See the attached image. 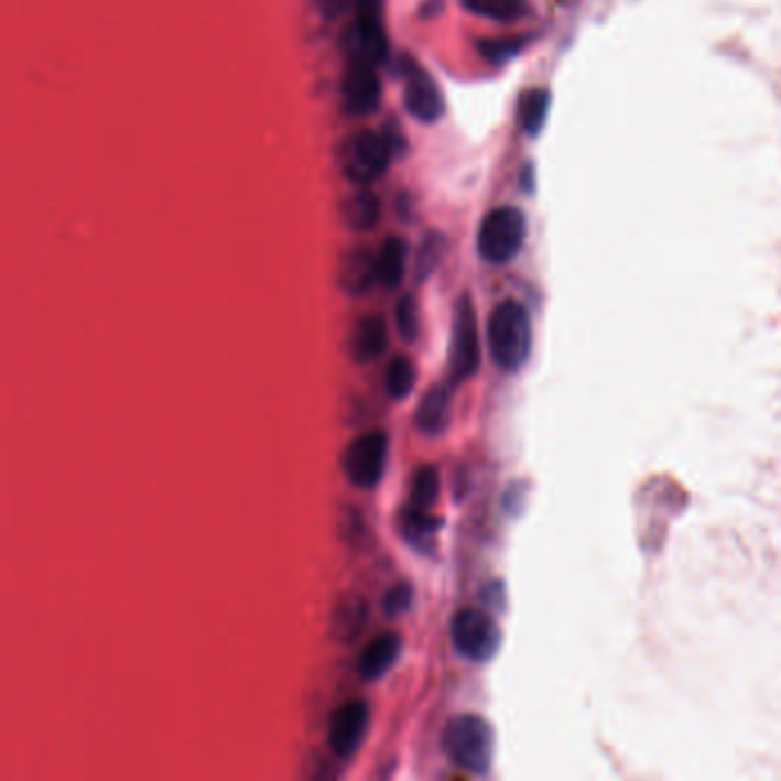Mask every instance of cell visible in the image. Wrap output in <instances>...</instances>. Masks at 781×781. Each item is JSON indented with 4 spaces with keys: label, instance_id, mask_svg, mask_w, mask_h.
<instances>
[{
    "label": "cell",
    "instance_id": "obj_1",
    "mask_svg": "<svg viewBox=\"0 0 781 781\" xmlns=\"http://www.w3.org/2000/svg\"><path fill=\"white\" fill-rule=\"evenodd\" d=\"M488 351L502 371H518L532 354V319L518 301L500 303L488 316Z\"/></svg>",
    "mask_w": 781,
    "mask_h": 781
},
{
    "label": "cell",
    "instance_id": "obj_2",
    "mask_svg": "<svg viewBox=\"0 0 781 781\" xmlns=\"http://www.w3.org/2000/svg\"><path fill=\"white\" fill-rule=\"evenodd\" d=\"M445 757L470 774H486L496 759V734L477 713H463L447 722L443 731Z\"/></svg>",
    "mask_w": 781,
    "mask_h": 781
},
{
    "label": "cell",
    "instance_id": "obj_3",
    "mask_svg": "<svg viewBox=\"0 0 781 781\" xmlns=\"http://www.w3.org/2000/svg\"><path fill=\"white\" fill-rule=\"evenodd\" d=\"M449 383L458 386L473 379L481 362V344L477 312L470 294H463L454 305L452 335H449Z\"/></svg>",
    "mask_w": 781,
    "mask_h": 781
},
{
    "label": "cell",
    "instance_id": "obj_4",
    "mask_svg": "<svg viewBox=\"0 0 781 781\" xmlns=\"http://www.w3.org/2000/svg\"><path fill=\"white\" fill-rule=\"evenodd\" d=\"M454 649L473 662L493 660L502 647V628L488 610L463 607L449 623Z\"/></svg>",
    "mask_w": 781,
    "mask_h": 781
},
{
    "label": "cell",
    "instance_id": "obj_5",
    "mask_svg": "<svg viewBox=\"0 0 781 781\" xmlns=\"http://www.w3.org/2000/svg\"><path fill=\"white\" fill-rule=\"evenodd\" d=\"M528 235L525 216L513 207H498L484 216L477 250L488 264H507L523 248Z\"/></svg>",
    "mask_w": 781,
    "mask_h": 781
},
{
    "label": "cell",
    "instance_id": "obj_6",
    "mask_svg": "<svg viewBox=\"0 0 781 781\" xmlns=\"http://www.w3.org/2000/svg\"><path fill=\"white\" fill-rule=\"evenodd\" d=\"M390 441L383 431H369L358 436L341 454V470L356 488L371 490L381 484L388 463Z\"/></svg>",
    "mask_w": 781,
    "mask_h": 781
},
{
    "label": "cell",
    "instance_id": "obj_7",
    "mask_svg": "<svg viewBox=\"0 0 781 781\" xmlns=\"http://www.w3.org/2000/svg\"><path fill=\"white\" fill-rule=\"evenodd\" d=\"M392 159V142L388 135L362 131L344 148V172L354 184L367 186L386 175Z\"/></svg>",
    "mask_w": 781,
    "mask_h": 781
},
{
    "label": "cell",
    "instance_id": "obj_8",
    "mask_svg": "<svg viewBox=\"0 0 781 781\" xmlns=\"http://www.w3.org/2000/svg\"><path fill=\"white\" fill-rule=\"evenodd\" d=\"M367 731H369V706L360 699H351L341 704L333 713L330 727H328V745L337 757L351 759L365 742Z\"/></svg>",
    "mask_w": 781,
    "mask_h": 781
},
{
    "label": "cell",
    "instance_id": "obj_9",
    "mask_svg": "<svg viewBox=\"0 0 781 781\" xmlns=\"http://www.w3.org/2000/svg\"><path fill=\"white\" fill-rule=\"evenodd\" d=\"M381 104V80L376 67L351 61L344 76V106L351 115H371Z\"/></svg>",
    "mask_w": 781,
    "mask_h": 781
},
{
    "label": "cell",
    "instance_id": "obj_10",
    "mask_svg": "<svg viewBox=\"0 0 781 781\" xmlns=\"http://www.w3.org/2000/svg\"><path fill=\"white\" fill-rule=\"evenodd\" d=\"M403 104L415 120L424 124H433L443 118L445 97L438 88V83L424 72H413L406 80V93H403Z\"/></svg>",
    "mask_w": 781,
    "mask_h": 781
},
{
    "label": "cell",
    "instance_id": "obj_11",
    "mask_svg": "<svg viewBox=\"0 0 781 781\" xmlns=\"http://www.w3.org/2000/svg\"><path fill=\"white\" fill-rule=\"evenodd\" d=\"M452 383H436L431 386L424 397L420 399V406L415 411V426L424 436H441L449 426L452 415Z\"/></svg>",
    "mask_w": 781,
    "mask_h": 781
},
{
    "label": "cell",
    "instance_id": "obj_12",
    "mask_svg": "<svg viewBox=\"0 0 781 781\" xmlns=\"http://www.w3.org/2000/svg\"><path fill=\"white\" fill-rule=\"evenodd\" d=\"M349 53L351 61L379 67L388 55V37L381 21L356 19L349 31Z\"/></svg>",
    "mask_w": 781,
    "mask_h": 781
},
{
    "label": "cell",
    "instance_id": "obj_13",
    "mask_svg": "<svg viewBox=\"0 0 781 781\" xmlns=\"http://www.w3.org/2000/svg\"><path fill=\"white\" fill-rule=\"evenodd\" d=\"M379 282L376 273V254L369 248H354L344 257L339 284L349 296H365L371 292V286Z\"/></svg>",
    "mask_w": 781,
    "mask_h": 781
},
{
    "label": "cell",
    "instance_id": "obj_14",
    "mask_svg": "<svg viewBox=\"0 0 781 781\" xmlns=\"http://www.w3.org/2000/svg\"><path fill=\"white\" fill-rule=\"evenodd\" d=\"M388 326L381 316L369 314L356 324L351 335V358L358 365H369L379 360L388 349Z\"/></svg>",
    "mask_w": 781,
    "mask_h": 781
},
{
    "label": "cell",
    "instance_id": "obj_15",
    "mask_svg": "<svg viewBox=\"0 0 781 781\" xmlns=\"http://www.w3.org/2000/svg\"><path fill=\"white\" fill-rule=\"evenodd\" d=\"M401 638L397 632H386L381 638H376L362 653L358 670L365 681H376L388 674V670L399 660L401 655Z\"/></svg>",
    "mask_w": 781,
    "mask_h": 781
},
{
    "label": "cell",
    "instance_id": "obj_16",
    "mask_svg": "<svg viewBox=\"0 0 781 781\" xmlns=\"http://www.w3.org/2000/svg\"><path fill=\"white\" fill-rule=\"evenodd\" d=\"M344 223L346 227H351L354 231H371L381 220V199L376 197L371 191L360 188L358 193H354L349 199L344 202L341 209Z\"/></svg>",
    "mask_w": 781,
    "mask_h": 781
},
{
    "label": "cell",
    "instance_id": "obj_17",
    "mask_svg": "<svg viewBox=\"0 0 781 781\" xmlns=\"http://www.w3.org/2000/svg\"><path fill=\"white\" fill-rule=\"evenodd\" d=\"M441 525H443V518L429 513V509H420L411 505L401 513V534L406 536V541L413 547H420V551H426V547L433 545V539H436Z\"/></svg>",
    "mask_w": 781,
    "mask_h": 781
},
{
    "label": "cell",
    "instance_id": "obj_18",
    "mask_svg": "<svg viewBox=\"0 0 781 781\" xmlns=\"http://www.w3.org/2000/svg\"><path fill=\"white\" fill-rule=\"evenodd\" d=\"M409 264V246L399 237H390L383 248L376 254V273H379V282L388 289H397L406 273Z\"/></svg>",
    "mask_w": 781,
    "mask_h": 781
},
{
    "label": "cell",
    "instance_id": "obj_19",
    "mask_svg": "<svg viewBox=\"0 0 781 781\" xmlns=\"http://www.w3.org/2000/svg\"><path fill=\"white\" fill-rule=\"evenodd\" d=\"M369 621V605L362 596L341 600L335 612V634L341 642H354Z\"/></svg>",
    "mask_w": 781,
    "mask_h": 781
},
{
    "label": "cell",
    "instance_id": "obj_20",
    "mask_svg": "<svg viewBox=\"0 0 781 781\" xmlns=\"http://www.w3.org/2000/svg\"><path fill=\"white\" fill-rule=\"evenodd\" d=\"M547 108H551V95L541 88H534L520 97L518 104V124L528 135H536L545 124Z\"/></svg>",
    "mask_w": 781,
    "mask_h": 781
},
{
    "label": "cell",
    "instance_id": "obj_21",
    "mask_svg": "<svg viewBox=\"0 0 781 781\" xmlns=\"http://www.w3.org/2000/svg\"><path fill=\"white\" fill-rule=\"evenodd\" d=\"M463 8L477 17L513 21L525 12V0H463Z\"/></svg>",
    "mask_w": 781,
    "mask_h": 781
},
{
    "label": "cell",
    "instance_id": "obj_22",
    "mask_svg": "<svg viewBox=\"0 0 781 781\" xmlns=\"http://www.w3.org/2000/svg\"><path fill=\"white\" fill-rule=\"evenodd\" d=\"M441 496V473L436 466H422L413 477V507L429 509Z\"/></svg>",
    "mask_w": 781,
    "mask_h": 781
},
{
    "label": "cell",
    "instance_id": "obj_23",
    "mask_svg": "<svg viewBox=\"0 0 781 781\" xmlns=\"http://www.w3.org/2000/svg\"><path fill=\"white\" fill-rule=\"evenodd\" d=\"M386 386L392 399H406L415 388V367L409 358H394L388 367Z\"/></svg>",
    "mask_w": 781,
    "mask_h": 781
},
{
    "label": "cell",
    "instance_id": "obj_24",
    "mask_svg": "<svg viewBox=\"0 0 781 781\" xmlns=\"http://www.w3.org/2000/svg\"><path fill=\"white\" fill-rule=\"evenodd\" d=\"M445 252H447V241H445V237H441V235H429V237L422 241L420 250H417V259H415V273H417V278L424 280V278H429L433 271H436V269L441 267V262H443Z\"/></svg>",
    "mask_w": 781,
    "mask_h": 781
},
{
    "label": "cell",
    "instance_id": "obj_25",
    "mask_svg": "<svg viewBox=\"0 0 781 781\" xmlns=\"http://www.w3.org/2000/svg\"><path fill=\"white\" fill-rule=\"evenodd\" d=\"M394 322H397L399 335L406 341H415L420 337V330H422L420 305L411 294L399 299V303L394 307Z\"/></svg>",
    "mask_w": 781,
    "mask_h": 781
},
{
    "label": "cell",
    "instance_id": "obj_26",
    "mask_svg": "<svg viewBox=\"0 0 781 781\" xmlns=\"http://www.w3.org/2000/svg\"><path fill=\"white\" fill-rule=\"evenodd\" d=\"M413 607V587L409 583H397L383 598V612L390 619L406 615Z\"/></svg>",
    "mask_w": 781,
    "mask_h": 781
},
{
    "label": "cell",
    "instance_id": "obj_27",
    "mask_svg": "<svg viewBox=\"0 0 781 781\" xmlns=\"http://www.w3.org/2000/svg\"><path fill=\"white\" fill-rule=\"evenodd\" d=\"M481 55L486 57L488 63H507L511 55H516L520 51V42H513V40H507V42H484L481 46Z\"/></svg>",
    "mask_w": 781,
    "mask_h": 781
},
{
    "label": "cell",
    "instance_id": "obj_28",
    "mask_svg": "<svg viewBox=\"0 0 781 781\" xmlns=\"http://www.w3.org/2000/svg\"><path fill=\"white\" fill-rule=\"evenodd\" d=\"M354 3H356L358 19H367V21H381L383 0H354Z\"/></svg>",
    "mask_w": 781,
    "mask_h": 781
},
{
    "label": "cell",
    "instance_id": "obj_29",
    "mask_svg": "<svg viewBox=\"0 0 781 781\" xmlns=\"http://www.w3.org/2000/svg\"><path fill=\"white\" fill-rule=\"evenodd\" d=\"M505 592H502V585L500 583H493V585H488L486 589H484V603H486V607H490V605H498V610H502V607H505Z\"/></svg>",
    "mask_w": 781,
    "mask_h": 781
},
{
    "label": "cell",
    "instance_id": "obj_30",
    "mask_svg": "<svg viewBox=\"0 0 781 781\" xmlns=\"http://www.w3.org/2000/svg\"><path fill=\"white\" fill-rule=\"evenodd\" d=\"M326 8L330 14H337V12H344L346 8V0H326Z\"/></svg>",
    "mask_w": 781,
    "mask_h": 781
}]
</instances>
